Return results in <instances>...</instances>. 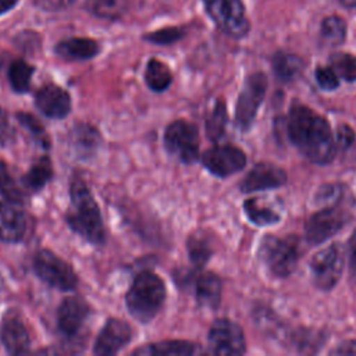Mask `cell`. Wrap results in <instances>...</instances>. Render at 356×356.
Returning <instances> with one entry per match:
<instances>
[{"label":"cell","instance_id":"cell-42","mask_svg":"<svg viewBox=\"0 0 356 356\" xmlns=\"http://www.w3.org/2000/svg\"><path fill=\"white\" fill-rule=\"evenodd\" d=\"M17 3H18V0H0V15L13 10Z\"/></svg>","mask_w":356,"mask_h":356},{"label":"cell","instance_id":"cell-6","mask_svg":"<svg viewBox=\"0 0 356 356\" xmlns=\"http://www.w3.org/2000/svg\"><path fill=\"white\" fill-rule=\"evenodd\" d=\"M214 24L228 36L241 39L249 32V21L241 0H203Z\"/></svg>","mask_w":356,"mask_h":356},{"label":"cell","instance_id":"cell-38","mask_svg":"<svg viewBox=\"0 0 356 356\" xmlns=\"http://www.w3.org/2000/svg\"><path fill=\"white\" fill-rule=\"evenodd\" d=\"M14 139H15L14 128L10 124L6 113L0 108V145L7 146V145L13 143Z\"/></svg>","mask_w":356,"mask_h":356},{"label":"cell","instance_id":"cell-3","mask_svg":"<svg viewBox=\"0 0 356 356\" xmlns=\"http://www.w3.org/2000/svg\"><path fill=\"white\" fill-rule=\"evenodd\" d=\"M164 300L165 285L157 274L149 270L140 271L136 275L125 296L128 312L140 323L153 320L163 307Z\"/></svg>","mask_w":356,"mask_h":356},{"label":"cell","instance_id":"cell-13","mask_svg":"<svg viewBox=\"0 0 356 356\" xmlns=\"http://www.w3.org/2000/svg\"><path fill=\"white\" fill-rule=\"evenodd\" d=\"M132 334L131 325L124 320L108 318L95 341L93 353L97 356L115 355L131 342Z\"/></svg>","mask_w":356,"mask_h":356},{"label":"cell","instance_id":"cell-19","mask_svg":"<svg viewBox=\"0 0 356 356\" xmlns=\"http://www.w3.org/2000/svg\"><path fill=\"white\" fill-rule=\"evenodd\" d=\"M193 288L199 305L210 309L218 307L221 300L222 284L217 274L211 271H203L200 274H196L193 280Z\"/></svg>","mask_w":356,"mask_h":356},{"label":"cell","instance_id":"cell-30","mask_svg":"<svg viewBox=\"0 0 356 356\" xmlns=\"http://www.w3.org/2000/svg\"><path fill=\"white\" fill-rule=\"evenodd\" d=\"M227 125V107L224 100H217L211 113L206 120V134L210 140H218L225 131Z\"/></svg>","mask_w":356,"mask_h":356},{"label":"cell","instance_id":"cell-44","mask_svg":"<svg viewBox=\"0 0 356 356\" xmlns=\"http://www.w3.org/2000/svg\"><path fill=\"white\" fill-rule=\"evenodd\" d=\"M3 288H4V282H3V278H1V275H0V292L3 291Z\"/></svg>","mask_w":356,"mask_h":356},{"label":"cell","instance_id":"cell-22","mask_svg":"<svg viewBox=\"0 0 356 356\" xmlns=\"http://www.w3.org/2000/svg\"><path fill=\"white\" fill-rule=\"evenodd\" d=\"M199 352L196 343L188 341H161L157 343H149L143 348L134 350L135 355H146V356H163V355H195Z\"/></svg>","mask_w":356,"mask_h":356},{"label":"cell","instance_id":"cell-27","mask_svg":"<svg viewBox=\"0 0 356 356\" xmlns=\"http://www.w3.org/2000/svg\"><path fill=\"white\" fill-rule=\"evenodd\" d=\"M33 71H35V68L24 60L13 61L10 64L8 72H7L11 88L18 93L26 92L29 89Z\"/></svg>","mask_w":356,"mask_h":356},{"label":"cell","instance_id":"cell-15","mask_svg":"<svg viewBox=\"0 0 356 356\" xmlns=\"http://www.w3.org/2000/svg\"><path fill=\"white\" fill-rule=\"evenodd\" d=\"M28 232V216L17 203L0 202V241L15 243Z\"/></svg>","mask_w":356,"mask_h":356},{"label":"cell","instance_id":"cell-41","mask_svg":"<svg viewBox=\"0 0 356 356\" xmlns=\"http://www.w3.org/2000/svg\"><path fill=\"white\" fill-rule=\"evenodd\" d=\"M350 271L356 277V235L350 245Z\"/></svg>","mask_w":356,"mask_h":356},{"label":"cell","instance_id":"cell-11","mask_svg":"<svg viewBox=\"0 0 356 356\" xmlns=\"http://www.w3.org/2000/svg\"><path fill=\"white\" fill-rule=\"evenodd\" d=\"M209 348L216 355H242L246 350V339L242 327L229 320L218 318L209 331Z\"/></svg>","mask_w":356,"mask_h":356},{"label":"cell","instance_id":"cell-39","mask_svg":"<svg viewBox=\"0 0 356 356\" xmlns=\"http://www.w3.org/2000/svg\"><path fill=\"white\" fill-rule=\"evenodd\" d=\"M355 140V132L348 125H339L337 129V135H335V142H337V147L345 149L349 147Z\"/></svg>","mask_w":356,"mask_h":356},{"label":"cell","instance_id":"cell-25","mask_svg":"<svg viewBox=\"0 0 356 356\" xmlns=\"http://www.w3.org/2000/svg\"><path fill=\"white\" fill-rule=\"evenodd\" d=\"M145 81H146V85L153 92H163L171 85L172 74L167 67V64H164L157 58H152L147 61V65H146Z\"/></svg>","mask_w":356,"mask_h":356},{"label":"cell","instance_id":"cell-18","mask_svg":"<svg viewBox=\"0 0 356 356\" xmlns=\"http://www.w3.org/2000/svg\"><path fill=\"white\" fill-rule=\"evenodd\" d=\"M1 339L7 352L11 355H22L29 352L31 338L22 318L15 310H10L4 316Z\"/></svg>","mask_w":356,"mask_h":356},{"label":"cell","instance_id":"cell-20","mask_svg":"<svg viewBox=\"0 0 356 356\" xmlns=\"http://www.w3.org/2000/svg\"><path fill=\"white\" fill-rule=\"evenodd\" d=\"M70 145L75 154L86 159L93 156L100 146V135L89 124H78L70 134Z\"/></svg>","mask_w":356,"mask_h":356},{"label":"cell","instance_id":"cell-23","mask_svg":"<svg viewBox=\"0 0 356 356\" xmlns=\"http://www.w3.org/2000/svg\"><path fill=\"white\" fill-rule=\"evenodd\" d=\"M303 60L292 53L278 51L273 57V71L277 79L282 82H291L296 79L303 71Z\"/></svg>","mask_w":356,"mask_h":356},{"label":"cell","instance_id":"cell-36","mask_svg":"<svg viewBox=\"0 0 356 356\" xmlns=\"http://www.w3.org/2000/svg\"><path fill=\"white\" fill-rule=\"evenodd\" d=\"M316 81L324 90H335L339 86V76L331 67H317Z\"/></svg>","mask_w":356,"mask_h":356},{"label":"cell","instance_id":"cell-14","mask_svg":"<svg viewBox=\"0 0 356 356\" xmlns=\"http://www.w3.org/2000/svg\"><path fill=\"white\" fill-rule=\"evenodd\" d=\"M286 172L271 163H259L256 164L241 182L242 192H256L264 189L280 188L286 184Z\"/></svg>","mask_w":356,"mask_h":356},{"label":"cell","instance_id":"cell-10","mask_svg":"<svg viewBox=\"0 0 356 356\" xmlns=\"http://www.w3.org/2000/svg\"><path fill=\"white\" fill-rule=\"evenodd\" d=\"M266 90L267 76L263 72H254L246 78L235 107V122L242 131L252 127L257 110L264 100Z\"/></svg>","mask_w":356,"mask_h":356},{"label":"cell","instance_id":"cell-32","mask_svg":"<svg viewBox=\"0 0 356 356\" xmlns=\"http://www.w3.org/2000/svg\"><path fill=\"white\" fill-rule=\"evenodd\" d=\"M17 118H18L19 124L31 134L32 139L38 145H40L43 149H49L50 147V138H49L44 127L40 124V121H38L36 117H33L29 113L19 111L17 114Z\"/></svg>","mask_w":356,"mask_h":356},{"label":"cell","instance_id":"cell-17","mask_svg":"<svg viewBox=\"0 0 356 356\" xmlns=\"http://www.w3.org/2000/svg\"><path fill=\"white\" fill-rule=\"evenodd\" d=\"M90 307L85 299L79 296H70L63 300L57 312L58 330L65 337H74L89 316Z\"/></svg>","mask_w":356,"mask_h":356},{"label":"cell","instance_id":"cell-31","mask_svg":"<svg viewBox=\"0 0 356 356\" xmlns=\"http://www.w3.org/2000/svg\"><path fill=\"white\" fill-rule=\"evenodd\" d=\"M330 67L346 82L356 81V56L349 53H334L330 57Z\"/></svg>","mask_w":356,"mask_h":356},{"label":"cell","instance_id":"cell-7","mask_svg":"<svg viewBox=\"0 0 356 356\" xmlns=\"http://www.w3.org/2000/svg\"><path fill=\"white\" fill-rule=\"evenodd\" d=\"M343 264V248L341 243H332L318 250L310 261L314 285L321 291H331L342 277Z\"/></svg>","mask_w":356,"mask_h":356},{"label":"cell","instance_id":"cell-33","mask_svg":"<svg viewBox=\"0 0 356 356\" xmlns=\"http://www.w3.org/2000/svg\"><path fill=\"white\" fill-rule=\"evenodd\" d=\"M0 193L8 202L17 204H21L24 202V193L15 184L13 175L8 171L7 164L3 161H0Z\"/></svg>","mask_w":356,"mask_h":356},{"label":"cell","instance_id":"cell-28","mask_svg":"<svg viewBox=\"0 0 356 356\" xmlns=\"http://www.w3.org/2000/svg\"><path fill=\"white\" fill-rule=\"evenodd\" d=\"M243 209H245V213L248 216V218L256 224V225H271V224H275L280 221V214L275 213L273 209L267 207V206H263L260 203V199H248L245 203H243Z\"/></svg>","mask_w":356,"mask_h":356},{"label":"cell","instance_id":"cell-24","mask_svg":"<svg viewBox=\"0 0 356 356\" xmlns=\"http://www.w3.org/2000/svg\"><path fill=\"white\" fill-rule=\"evenodd\" d=\"M186 249L192 264L197 268L203 267L213 254L210 238L204 232H193L186 241Z\"/></svg>","mask_w":356,"mask_h":356},{"label":"cell","instance_id":"cell-29","mask_svg":"<svg viewBox=\"0 0 356 356\" xmlns=\"http://www.w3.org/2000/svg\"><path fill=\"white\" fill-rule=\"evenodd\" d=\"M321 39L328 46H339L346 38V24L337 15L325 17L321 22Z\"/></svg>","mask_w":356,"mask_h":356},{"label":"cell","instance_id":"cell-9","mask_svg":"<svg viewBox=\"0 0 356 356\" xmlns=\"http://www.w3.org/2000/svg\"><path fill=\"white\" fill-rule=\"evenodd\" d=\"M348 221L349 213L341 207L339 203L323 206L321 210L316 211L307 218L305 224L306 239L312 245L323 243L341 231Z\"/></svg>","mask_w":356,"mask_h":356},{"label":"cell","instance_id":"cell-8","mask_svg":"<svg viewBox=\"0 0 356 356\" xmlns=\"http://www.w3.org/2000/svg\"><path fill=\"white\" fill-rule=\"evenodd\" d=\"M167 152L185 164H192L199 157L197 127L185 120L171 122L164 132Z\"/></svg>","mask_w":356,"mask_h":356},{"label":"cell","instance_id":"cell-35","mask_svg":"<svg viewBox=\"0 0 356 356\" xmlns=\"http://www.w3.org/2000/svg\"><path fill=\"white\" fill-rule=\"evenodd\" d=\"M184 36V31L179 28H164L146 35V40L157 44H170L179 40Z\"/></svg>","mask_w":356,"mask_h":356},{"label":"cell","instance_id":"cell-5","mask_svg":"<svg viewBox=\"0 0 356 356\" xmlns=\"http://www.w3.org/2000/svg\"><path fill=\"white\" fill-rule=\"evenodd\" d=\"M36 275L58 291H72L78 285V275L72 266L47 249L39 250L33 257Z\"/></svg>","mask_w":356,"mask_h":356},{"label":"cell","instance_id":"cell-2","mask_svg":"<svg viewBox=\"0 0 356 356\" xmlns=\"http://www.w3.org/2000/svg\"><path fill=\"white\" fill-rule=\"evenodd\" d=\"M71 207L65 214L70 228L93 245L104 242V225L100 209L95 202L86 184L75 178L70 186Z\"/></svg>","mask_w":356,"mask_h":356},{"label":"cell","instance_id":"cell-12","mask_svg":"<svg viewBox=\"0 0 356 356\" xmlns=\"http://www.w3.org/2000/svg\"><path fill=\"white\" fill-rule=\"evenodd\" d=\"M202 163L213 175L225 178L246 165V154L234 145H220L207 149L202 154Z\"/></svg>","mask_w":356,"mask_h":356},{"label":"cell","instance_id":"cell-40","mask_svg":"<svg viewBox=\"0 0 356 356\" xmlns=\"http://www.w3.org/2000/svg\"><path fill=\"white\" fill-rule=\"evenodd\" d=\"M75 0H36V3L49 11H57V10H63L65 7H68L70 4H72Z\"/></svg>","mask_w":356,"mask_h":356},{"label":"cell","instance_id":"cell-21","mask_svg":"<svg viewBox=\"0 0 356 356\" xmlns=\"http://www.w3.org/2000/svg\"><path fill=\"white\" fill-rule=\"evenodd\" d=\"M100 50L96 40L89 38H70L56 46V53L67 60H89Z\"/></svg>","mask_w":356,"mask_h":356},{"label":"cell","instance_id":"cell-16","mask_svg":"<svg viewBox=\"0 0 356 356\" xmlns=\"http://www.w3.org/2000/svg\"><path fill=\"white\" fill-rule=\"evenodd\" d=\"M35 104L46 117L54 120L64 118L71 111V97L68 92L54 83H47L38 90Z\"/></svg>","mask_w":356,"mask_h":356},{"label":"cell","instance_id":"cell-43","mask_svg":"<svg viewBox=\"0 0 356 356\" xmlns=\"http://www.w3.org/2000/svg\"><path fill=\"white\" fill-rule=\"evenodd\" d=\"M342 6L348 8H356V0H339Z\"/></svg>","mask_w":356,"mask_h":356},{"label":"cell","instance_id":"cell-37","mask_svg":"<svg viewBox=\"0 0 356 356\" xmlns=\"http://www.w3.org/2000/svg\"><path fill=\"white\" fill-rule=\"evenodd\" d=\"M121 7L122 6L120 0H96L93 3V11L97 15H103V17L118 14Z\"/></svg>","mask_w":356,"mask_h":356},{"label":"cell","instance_id":"cell-1","mask_svg":"<svg viewBox=\"0 0 356 356\" xmlns=\"http://www.w3.org/2000/svg\"><path fill=\"white\" fill-rule=\"evenodd\" d=\"M288 135L298 150L314 164L334 159L337 142L328 121L313 108L293 103L288 115Z\"/></svg>","mask_w":356,"mask_h":356},{"label":"cell","instance_id":"cell-26","mask_svg":"<svg viewBox=\"0 0 356 356\" xmlns=\"http://www.w3.org/2000/svg\"><path fill=\"white\" fill-rule=\"evenodd\" d=\"M51 177H53L51 161L49 157L43 156L35 164H32L29 171L24 175L22 182L31 191H39L51 179Z\"/></svg>","mask_w":356,"mask_h":356},{"label":"cell","instance_id":"cell-34","mask_svg":"<svg viewBox=\"0 0 356 356\" xmlns=\"http://www.w3.org/2000/svg\"><path fill=\"white\" fill-rule=\"evenodd\" d=\"M343 193V188L337 184L324 185L316 195V203H321L323 206L341 203V197Z\"/></svg>","mask_w":356,"mask_h":356},{"label":"cell","instance_id":"cell-4","mask_svg":"<svg viewBox=\"0 0 356 356\" xmlns=\"http://www.w3.org/2000/svg\"><path fill=\"white\" fill-rule=\"evenodd\" d=\"M300 254V241L295 235H286L284 238L268 235L263 238L259 249L261 261L278 278H285L295 271Z\"/></svg>","mask_w":356,"mask_h":356}]
</instances>
